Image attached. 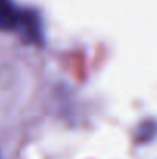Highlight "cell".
<instances>
[{
    "label": "cell",
    "instance_id": "6da1fadb",
    "mask_svg": "<svg viewBox=\"0 0 157 159\" xmlns=\"http://www.w3.org/2000/svg\"><path fill=\"white\" fill-rule=\"evenodd\" d=\"M15 33H19L22 40L26 43H36V45L42 43L43 42V23H42L40 14L36 9L23 8Z\"/></svg>",
    "mask_w": 157,
    "mask_h": 159
},
{
    "label": "cell",
    "instance_id": "7a4b0ae2",
    "mask_svg": "<svg viewBox=\"0 0 157 159\" xmlns=\"http://www.w3.org/2000/svg\"><path fill=\"white\" fill-rule=\"evenodd\" d=\"M22 9L14 0H0V31H17Z\"/></svg>",
    "mask_w": 157,
    "mask_h": 159
},
{
    "label": "cell",
    "instance_id": "3957f363",
    "mask_svg": "<svg viewBox=\"0 0 157 159\" xmlns=\"http://www.w3.org/2000/svg\"><path fill=\"white\" fill-rule=\"evenodd\" d=\"M0 159H2V155H0Z\"/></svg>",
    "mask_w": 157,
    "mask_h": 159
}]
</instances>
